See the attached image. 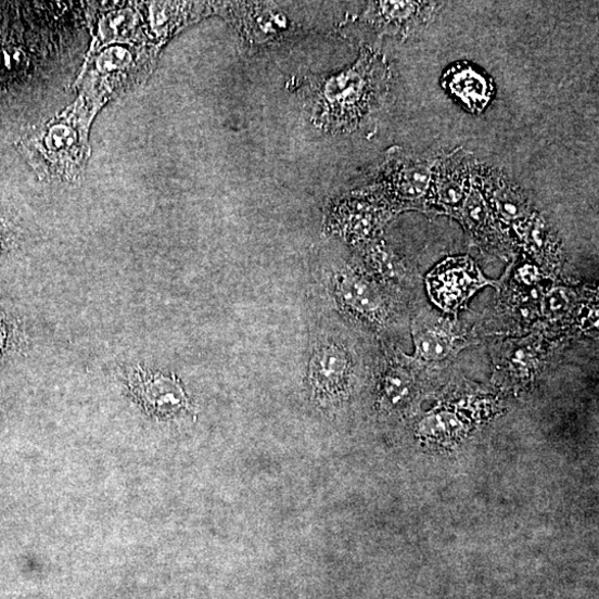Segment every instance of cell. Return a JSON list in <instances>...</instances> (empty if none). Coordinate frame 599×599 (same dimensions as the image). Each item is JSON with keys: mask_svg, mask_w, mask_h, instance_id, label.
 Masks as SVG:
<instances>
[{"mask_svg": "<svg viewBox=\"0 0 599 599\" xmlns=\"http://www.w3.org/2000/svg\"><path fill=\"white\" fill-rule=\"evenodd\" d=\"M442 85L472 114H480L489 105L493 88L473 67L460 64L448 68Z\"/></svg>", "mask_w": 599, "mask_h": 599, "instance_id": "cell-15", "label": "cell"}, {"mask_svg": "<svg viewBox=\"0 0 599 599\" xmlns=\"http://www.w3.org/2000/svg\"><path fill=\"white\" fill-rule=\"evenodd\" d=\"M149 26L161 47L181 29L214 13L213 3H150Z\"/></svg>", "mask_w": 599, "mask_h": 599, "instance_id": "cell-14", "label": "cell"}, {"mask_svg": "<svg viewBox=\"0 0 599 599\" xmlns=\"http://www.w3.org/2000/svg\"><path fill=\"white\" fill-rule=\"evenodd\" d=\"M334 292L346 313L369 322L383 321L386 309L382 294L362 273L349 269L341 271L334 280Z\"/></svg>", "mask_w": 599, "mask_h": 599, "instance_id": "cell-13", "label": "cell"}, {"mask_svg": "<svg viewBox=\"0 0 599 599\" xmlns=\"http://www.w3.org/2000/svg\"><path fill=\"white\" fill-rule=\"evenodd\" d=\"M87 111L80 106L29 131L21 141L23 154L39 176L76 181L89 153Z\"/></svg>", "mask_w": 599, "mask_h": 599, "instance_id": "cell-2", "label": "cell"}, {"mask_svg": "<svg viewBox=\"0 0 599 599\" xmlns=\"http://www.w3.org/2000/svg\"><path fill=\"white\" fill-rule=\"evenodd\" d=\"M353 361L335 341L320 342L309 365V379L319 402L329 404L342 395L352 377Z\"/></svg>", "mask_w": 599, "mask_h": 599, "instance_id": "cell-11", "label": "cell"}, {"mask_svg": "<svg viewBox=\"0 0 599 599\" xmlns=\"http://www.w3.org/2000/svg\"><path fill=\"white\" fill-rule=\"evenodd\" d=\"M569 306L566 293L563 290L557 289L545 297L543 305L545 315L549 317H559Z\"/></svg>", "mask_w": 599, "mask_h": 599, "instance_id": "cell-21", "label": "cell"}, {"mask_svg": "<svg viewBox=\"0 0 599 599\" xmlns=\"http://www.w3.org/2000/svg\"><path fill=\"white\" fill-rule=\"evenodd\" d=\"M477 163L474 167L472 186L459 218L473 240L485 246H497L501 237L494 224L477 178Z\"/></svg>", "mask_w": 599, "mask_h": 599, "instance_id": "cell-16", "label": "cell"}, {"mask_svg": "<svg viewBox=\"0 0 599 599\" xmlns=\"http://www.w3.org/2000/svg\"><path fill=\"white\" fill-rule=\"evenodd\" d=\"M148 36L143 33L142 17L132 8H123L110 12L100 18L98 24V41L100 46L111 43H133L140 41Z\"/></svg>", "mask_w": 599, "mask_h": 599, "instance_id": "cell-17", "label": "cell"}, {"mask_svg": "<svg viewBox=\"0 0 599 599\" xmlns=\"http://www.w3.org/2000/svg\"><path fill=\"white\" fill-rule=\"evenodd\" d=\"M10 332L8 322L0 319V357L4 355L9 347Z\"/></svg>", "mask_w": 599, "mask_h": 599, "instance_id": "cell-22", "label": "cell"}, {"mask_svg": "<svg viewBox=\"0 0 599 599\" xmlns=\"http://www.w3.org/2000/svg\"><path fill=\"white\" fill-rule=\"evenodd\" d=\"M489 283L469 257L448 258L426 277L433 303L447 313L461 309L477 290Z\"/></svg>", "mask_w": 599, "mask_h": 599, "instance_id": "cell-9", "label": "cell"}, {"mask_svg": "<svg viewBox=\"0 0 599 599\" xmlns=\"http://www.w3.org/2000/svg\"><path fill=\"white\" fill-rule=\"evenodd\" d=\"M417 355L426 361H439L454 348V336L438 328H423L415 334Z\"/></svg>", "mask_w": 599, "mask_h": 599, "instance_id": "cell-18", "label": "cell"}, {"mask_svg": "<svg viewBox=\"0 0 599 599\" xmlns=\"http://www.w3.org/2000/svg\"><path fill=\"white\" fill-rule=\"evenodd\" d=\"M390 79L384 56L365 47L354 66L315 88L313 122L329 132L358 130L381 109Z\"/></svg>", "mask_w": 599, "mask_h": 599, "instance_id": "cell-1", "label": "cell"}, {"mask_svg": "<svg viewBox=\"0 0 599 599\" xmlns=\"http://www.w3.org/2000/svg\"><path fill=\"white\" fill-rule=\"evenodd\" d=\"M395 211L370 186L339 197L327 209L324 228L348 242L371 241Z\"/></svg>", "mask_w": 599, "mask_h": 599, "instance_id": "cell-5", "label": "cell"}, {"mask_svg": "<svg viewBox=\"0 0 599 599\" xmlns=\"http://www.w3.org/2000/svg\"><path fill=\"white\" fill-rule=\"evenodd\" d=\"M250 47L275 43L292 35L294 25L277 3H213Z\"/></svg>", "mask_w": 599, "mask_h": 599, "instance_id": "cell-6", "label": "cell"}, {"mask_svg": "<svg viewBox=\"0 0 599 599\" xmlns=\"http://www.w3.org/2000/svg\"><path fill=\"white\" fill-rule=\"evenodd\" d=\"M481 191L489 211L509 225L524 226L531 216L530 203L523 191L506 174L477 164Z\"/></svg>", "mask_w": 599, "mask_h": 599, "instance_id": "cell-12", "label": "cell"}, {"mask_svg": "<svg viewBox=\"0 0 599 599\" xmlns=\"http://www.w3.org/2000/svg\"><path fill=\"white\" fill-rule=\"evenodd\" d=\"M26 65V56L18 48H0V78L20 74Z\"/></svg>", "mask_w": 599, "mask_h": 599, "instance_id": "cell-20", "label": "cell"}, {"mask_svg": "<svg viewBox=\"0 0 599 599\" xmlns=\"http://www.w3.org/2000/svg\"><path fill=\"white\" fill-rule=\"evenodd\" d=\"M158 50L153 47L115 44L97 53L90 61L82 88L98 107L118 91L135 85L155 64Z\"/></svg>", "mask_w": 599, "mask_h": 599, "instance_id": "cell-3", "label": "cell"}, {"mask_svg": "<svg viewBox=\"0 0 599 599\" xmlns=\"http://www.w3.org/2000/svg\"><path fill=\"white\" fill-rule=\"evenodd\" d=\"M410 383V375L406 369L394 366L384 375L383 390L390 402L397 403L408 392Z\"/></svg>", "mask_w": 599, "mask_h": 599, "instance_id": "cell-19", "label": "cell"}, {"mask_svg": "<svg viewBox=\"0 0 599 599\" xmlns=\"http://www.w3.org/2000/svg\"><path fill=\"white\" fill-rule=\"evenodd\" d=\"M475 165L474 156L462 146L435 160L429 204L459 218L471 190Z\"/></svg>", "mask_w": 599, "mask_h": 599, "instance_id": "cell-8", "label": "cell"}, {"mask_svg": "<svg viewBox=\"0 0 599 599\" xmlns=\"http://www.w3.org/2000/svg\"><path fill=\"white\" fill-rule=\"evenodd\" d=\"M442 5L432 2H373L360 20L380 36L407 39L425 28Z\"/></svg>", "mask_w": 599, "mask_h": 599, "instance_id": "cell-10", "label": "cell"}, {"mask_svg": "<svg viewBox=\"0 0 599 599\" xmlns=\"http://www.w3.org/2000/svg\"><path fill=\"white\" fill-rule=\"evenodd\" d=\"M126 383L135 402L149 416L167 420L190 411L187 395L175 375L135 367L127 372Z\"/></svg>", "mask_w": 599, "mask_h": 599, "instance_id": "cell-7", "label": "cell"}, {"mask_svg": "<svg viewBox=\"0 0 599 599\" xmlns=\"http://www.w3.org/2000/svg\"><path fill=\"white\" fill-rule=\"evenodd\" d=\"M435 160H422L405 152L403 148L387 150L370 187L395 212L425 209L429 205L432 173Z\"/></svg>", "mask_w": 599, "mask_h": 599, "instance_id": "cell-4", "label": "cell"}]
</instances>
